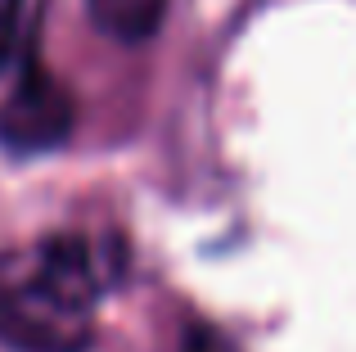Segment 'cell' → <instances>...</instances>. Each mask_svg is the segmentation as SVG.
I'll use <instances>...</instances> for the list:
<instances>
[{"label":"cell","mask_w":356,"mask_h":352,"mask_svg":"<svg viewBox=\"0 0 356 352\" xmlns=\"http://www.w3.org/2000/svg\"><path fill=\"white\" fill-rule=\"evenodd\" d=\"M131 275L122 230L59 226L0 248V348L86 352L99 335V307Z\"/></svg>","instance_id":"6da1fadb"},{"label":"cell","mask_w":356,"mask_h":352,"mask_svg":"<svg viewBox=\"0 0 356 352\" xmlns=\"http://www.w3.org/2000/svg\"><path fill=\"white\" fill-rule=\"evenodd\" d=\"M77 90L41 59L14 68L0 90V154L9 163H32L68 150L77 136Z\"/></svg>","instance_id":"7a4b0ae2"},{"label":"cell","mask_w":356,"mask_h":352,"mask_svg":"<svg viewBox=\"0 0 356 352\" xmlns=\"http://www.w3.org/2000/svg\"><path fill=\"white\" fill-rule=\"evenodd\" d=\"M50 0H0V86L14 68L45 54Z\"/></svg>","instance_id":"3957f363"},{"label":"cell","mask_w":356,"mask_h":352,"mask_svg":"<svg viewBox=\"0 0 356 352\" xmlns=\"http://www.w3.org/2000/svg\"><path fill=\"white\" fill-rule=\"evenodd\" d=\"M172 0H86V14L99 36L118 45H149L167 23Z\"/></svg>","instance_id":"277c9868"},{"label":"cell","mask_w":356,"mask_h":352,"mask_svg":"<svg viewBox=\"0 0 356 352\" xmlns=\"http://www.w3.org/2000/svg\"><path fill=\"white\" fill-rule=\"evenodd\" d=\"M181 352H239L235 344H230L226 335H221L217 326H208V321H194L190 330H185V344Z\"/></svg>","instance_id":"5b68a950"}]
</instances>
